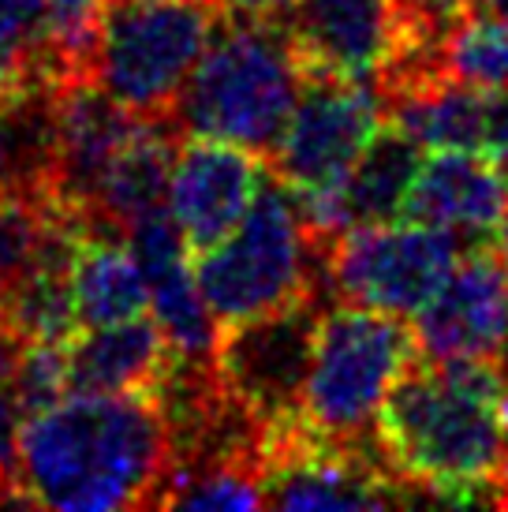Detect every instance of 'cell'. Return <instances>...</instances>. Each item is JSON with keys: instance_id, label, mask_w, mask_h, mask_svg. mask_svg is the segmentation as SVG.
Instances as JSON below:
<instances>
[{"instance_id": "1", "label": "cell", "mask_w": 508, "mask_h": 512, "mask_svg": "<svg viewBox=\"0 0 508 512\" xmlns=\"http://www.w3.org/2000/svg\"><path fill=\"white\" fill-rule=\"evenodd\" d=\"M169 471L172 430L157 397L68 393L19 427V505L71 512L157 509Z\"/></svg>"}, {"instance_id": "2", "label": "cell", "mask_w": 508, "mask_h": 512, "mask_svg": "<svg viewBox=\"0 0 508 512\" xmlns=\"http://www.w3.org/2000/svg\"><path fill=\"white\" fill-rule=\"evenodd\" d=\"M501 359L411 363L374 423V445L415 501L501 505L508 438L497 419Z\"/></svg>"}, {"instance_id": "3", "label": "cell", "mask_w": 508, "mask_h": 512, "mask_svg": "<svg viewBox=\"0 0 508 512\" xmlns=\"http://www.w3.org/2000/svg\"><path fill=\"white\" fill-rule=\"evenodd\" d=\"M307 83L284 19L221 15L172 109L180 135L225 139L254 154L277 150Z\"/></svg>"}, {"instance_id": "4", "label": "cell", "mask_w": 508, "mask_h": 512, "mask_svg": "<svg viewBox=\"0 0 508 512\" xmlns=\"http://www.w3.org/2000/svg\"><path fill=\"white\" fill-rule=\"evenodd\" d=\"M195 281L217 326H236L303 296H325V240L269 172L240 225L195 255Z\"/></svg>"}, {"instance_id": "5", "label": "cell", "mask_w": 508, "mask_h": 512, "mask_svg": "<svg viewBox=\"0 0 508 512\" xmlns=\"http://www.w3.org/2000/svg\"><path fill=\"white\" fill-rule=\"evenodd\" d=\"M415 359L419 341L404 318L355 303L322 311L303 389V427L329 441L374 445L381 404Z\"/></svg>"}, {"instance_id": "6", "label": "cell", "mask_w": 508, "mask_h": 512, "mask_svg": "<svg viewBox=\"0 0 508 512\" xmlns=\"http://www.w3.org/2000/svg\"><path fill=\"white\" fill-rule=\"evenodd\" d=\"M217 19L213 0H105L90 79L127 113L172 120Z\"/></svg>"}, {"instance_id": "7", "label": "cell", "mask_w": 508, "mask_h": 512, "mask_svg": "<svg viewBox=\"0 0 508 512\" xmlns=\"http://www.w3.org/2000/svg\"><path fill=\"white\" fill-rule=\"evenodd\" d=\"M467 240L426 221H381L325 240V288L340 303L415 318L456 270Z\"/></svg>"}, {"instance_id": "8", "label": "cell", "mask_w": 508, "mask_h": 512, "mask_svg": "<svg viewBox=\"0 0 508 512\" xmlns=\"http://www.w3.org/2000/svg\"><path fill=\"white\" fill-rule=\"evenodd\" d=\"M322 311V296H303L217 333L213 374L266 434L303 419V389Z\"/></svg>"}, {"instance_id": "9", "label": "cell", "mask_w": 508, "mask_h": 512, "mask_svg": "<svg viewBox=\"0 0 508 512\" xmlns=\"http://www.w3.org/2000/svg\"><path fill=\"white\" fill-rule=\"evenodd\" d=\"M262 498L269 509H393L415 494L381 460L378 445L318 438L303 419L262 438Z\"/></svg>"}, {"instance_id": "10", "label": "cell", "mask_w": 508, "mask_h": 512, "mask_svg": "<svg viewBox=\"0 0 508 512\" xmlns=\"http://www.w3.org/2000/svg\"><path fill=\"white\" fill-rule=\"evenodd\" d=\"M381 128L385 101L378 86L307 72L288 128L277 150L269 154V172L296 199L333 191Z\"/></svg>"}, {"instance_id": "11", "label": "cell", "mask_w": 508, "mask_h": 512, "mask_svg": "<svg viewBox=\"0 0 508 512\" xmlns=\"http://www.w3.org/2000/svg\"><path fill=\"white\" fill-rule=\"evenodd\" d=\"M281 19L314 75L378 86L408 49L396 0H296Z\"/></svg>"}, {"instance_id": "12", "label": "cell", "mask_w": 508, "mask_h": 512, "mask_svg": "<svg viewBox=\"0 0 508 512\" xmlns=\"http://www.w3.org/2000/svg\"><path fill=\"white\" fill-rule=\"evenodd\" d=\"M266 180V157L225 139L184 135L176 150L165 210L176 221L195 258L221 243L251 210L258 187Z\"/></svg>"}, {"instance_id": "13", "label": "cell", "mask_w": 508, "mask_h": 512, "mask_svg": "<svg viewBox=\"0 0 508 512\" xmlns=\"http://www.w3.org/2000/svg\"><path fill=\"white\" fill-rule=\"evenodd\" d=\"M426 359H501L508 348V270L497 251L467 247L445 285L415 314Z\"/></svg>"}, {"instance_id": "14", "label": "cell", "mask_w": 508, "mask_h": 512, "mask_svg": "<svg viewBox=\"0 0 508 512\" xmlns=\"http://www.w3.org/2000/svg\"><path fill=\"white\" fill-rule=\"evenodd\" d=\"M142 116L127 113L90 75L53 86V165L49 187L71 210L94 214L113 161L139 131Z\"/></svg>"}, {"instance_id": "15", "label": "cell", "mask_w": 508, "mask_h": 512, "mask_svg": "<svg viewBox=\"0 0 508 512\" xmlns=\"http://www.w3.org/2000/svg\"><path fill=\"white\" fill-rule=\"evenodd\" d=\"M127 243L139 258V270L150 288V311L161 333L169 337L176 359L184 363H213L217 348V318L187 266V243L169 210L142 217L127 228Z\"/></svg>"}, {"instance_id": "16", "label": "cell", "mask_w": 508, "mask_h": 512, "mask_svg": "<svg viewBox=\"0 0 508 512\" xmlns=\"http://www.w3.org/2000/svg\"><path fill=\"white\" fill-rule=\"evenodd\" d=\"M419 165H423V146L400 128L385 124L333 191L299 199V206L318 240H333L344 228L393 221L404 217Z\"/></svg>"}, {"instance_id": "17", "label": "cell", "mask_w": 508, "mask_h": 512, "mask_svg": "<svg viewBox=\"0 0 508 512\" xmlns=\"http://www.w3.org/2000/svg\"><path fill=\"white\" fill-rule=\"evenodd\" d=\"M508 206V172L479 150H430L411 184L404 217L479 243Z\"/></svg>"}, {"instance_id": "18", "label": "cell", "mask_w": 508, "mask_h": 512, "mask_svg": "<svg viewBox=\"0 0 508 512\" xmlns=\"http://www.w3.org/2000/svg\"><path fill=\"white\" fill-rule=\"evenodd\" d=\"M172 363H176V352H172L169 337L161 333L154 314L83 329L68 341L71 393H142V397H154Z\"/></svg>"}, {"instance_id": "19", "label": "cell", "mask_w": 508, "mask_h": 512, "mask_svg": "<svg viewBox=\"0 0 508 512\" xmlns=\"http://www.w3.org/2000/svg\"><path fill=\"white\" fill-rule=\"evenodd\" d=\"M71 296L79 329L113 326L139 318L150 307V288L127 232L109 225H86L71 258Z\"/></svg>"}, {"instance_id": "20", "label": "cell", "mask_w": 508, "mask_h": 512, "mask_svg": "<svg viewBox=\"0 0 508 512\" xmlns=\"http://www.w3.org/2000/svg\"><path fill=\"white\" fill-rule=\"evenodd\" d=\"M180 139L172 120H142L105 176L90 221L127 232L135 221L165 210Z\"/></svg>"}, {"instance_id": "21", "label": "cell", "mask_w": 508, "mask_h": 512, "mask_svg": "<svg viewBox=\"0 0 508 512\" xmlns=\"http://www.w3.org/2000/svg\"><path fill=\"white\" fill-rule=\"evenodd\" d=\"M60 83L49 42V0H0V101Z\"/></svg>"}, {"instance_id": "22", "label": "cell", "mask_w": 508, "mask_h": 512, "mask_svg": "<svg viewBox=\"0 0 508 512\" xmlns=\"http://www.w3.org/2000/svg\"><path fill=\"white\" fill-rule=\"evenodd\" d=\"M262 468L254 456H202L172 464L157 509H262Z\"/></svg>"}, {"instance_id": "23", "label": "cell", "mask_w": 508, "mask_h": 512, "mask_svg": "<svg viewBox=\"0 0 508 512\" xmlns=\"http://www.w3.org/2000/svg\"><path fill=\"white\" fill-rule=\"evenodd\" d=\"M49 165H53V90L0 101V187H49Z\"/></svg>"}, {"instance_id": "24", "label": "cell", "mask_w": 508, "mask_h": 512, "mask_svg": "<svg viewBox=\"0 0 508 512\" xmlns=\"http://www.w3.org/2000/svg\"><path fill=\"white\" fill-rule=\"evenodd\" d=\"M441 68L482 90H508V19L467 15L441 45Z\"/></svg>"}, {"instance_id": "25", "label": "cell", "mask_w": 508, "mask_h": 512, "mask_svg": "<svg viewBox=\"0 0 508 512\" xmlns=\"http://www.w3.org/2000/svg\"><path fill=\"white\" fill-rule=\"evenodd\" d=\"M105 0H49V42L60 83L83 79L94 64Z\"/></svg>"}, {"instance_id": "26", "label": "cell", "mask_w": 508, "mask_h": 512, "mask_svg": "<svg viewBox=\"0 0 508 512\" xmlns=\"http://www.w3.org/2000/svg\"><path fill=\"white\" fill-rule=\"evenodd\" d=\"M15 393L23 415H34L71 393L68 341H27L15 348Z\"/></svg>"}, {"instance_id": "27", "label": "cell", "mask_w": 508, "mask_h": 512, "mask_svg": "<svg viewBox=\"0 0 508 512\" xmlns=\"http://www.w3.org/2000/svg\"><path fill=\"white\" fill-rule=\"evenodd\" d=\"M479 4L482 0H396L404 38H408L404 53H441L445 38L464 23L467 15L479 12Z\"/></svg>"}, {"instance_id": "28", "label": "cell", "mask_w": 508, "mask_h": 512, "mask_svg": "<svg viewBox=\"0 0 508 512\" xmlns=\"http://www.w3.org/2000/svg\"><path fill=\"white\" fill-rule=\"evenodd\" d=\"M15 348L8 333H0V505H19L15 494V445L23 427V404L15 393Z\"/></svg>"}, {"instance_id": "29", "label": "cell", "mask_w": 508, "mask_h": 512, "mask_svg": "<svg viewBox=\"0 0 508 512\" xmlns=\"http://www.w3.org/2000/svg\"><path fill=\"white\" fill-rule=\"evenodd\" d=\"M221 15H236V19H281L296 0H213Z\"/></svg>"}, {"instance_id": "30", "label": "cell", "mask_w": 508, "mask_h": 512, "mask_svg": "<svg viewBox=\"0 0 508 512\" xmlns=\"http://www.w3.org/2000/svg\"><path fill=\"white\" fill-rule=\"evenodd\" d=\"M501 363H505V382H501V393H497V419H501V430L508 438V352L501 356Z\"/></svg>"}, {"instance_id": "31", "label": "cell", "mask_w": 508, "mask_h": 512, "mask_svg": "<svg viewBox=\"0 0 508 512\" xmlns=\"http://www.w3.org/2000/svg\"><path fill=\"white\" fill-rule=\"evenodd\" d=\"M494 236H497V258L505 262V270H508V206H505V214H501V221H497V228H494Z\"/></svg>"}, {"instance_id": "32", "label": "cell", "mask_w": 508, "mask_h": 512, "mask_svg": "<svg viewBox=\"0 0 508 512\" xmlns=\"http://www.w3.org/2000/svg\"><path fill=\"white\" fill-rule=\"evenodd\" d=\"M479 12H490V15H501V19H508V0H482Z\"/></svg>"}, {"instance_id": "33", "label": "cell", "mask_w": 508, "mask_h": 512, "mask_svg": "<svg viewBox=\"0 0 508 512\" xmlns=\"http://www.w3.org/2000/svg\"><path fill=\"white\" fill-rule=\"evenodd\" d=\"M501 509H508V475H505V486H501Z\"/></svg>"}, {"instance_id": "34", "label": "cell", "mask_w": 508, "mask_h": 512, "mask_svg": "<svg viewBox=\"0 0 508 512\" xmlns=\"http://www.w3.org/2000/svg\"><path fill=\"white\" fill-rule=\"evenodd\" d=\"M0 333H4V322H0Z\"/></svg>"}, {"instance_id": "35", "label": "cell", "mask_w": 508, "mask_h": 512, "mask_svg": "<svg viewBox=\"0 0 508 512\" xmlns=\"http://www.w3.org/2000/svg\"><path fill=\"white\" fill-rule=\"evenodd\" d=\"M505 352H508V348H505Z\"/></svg>"}]
</instances>
